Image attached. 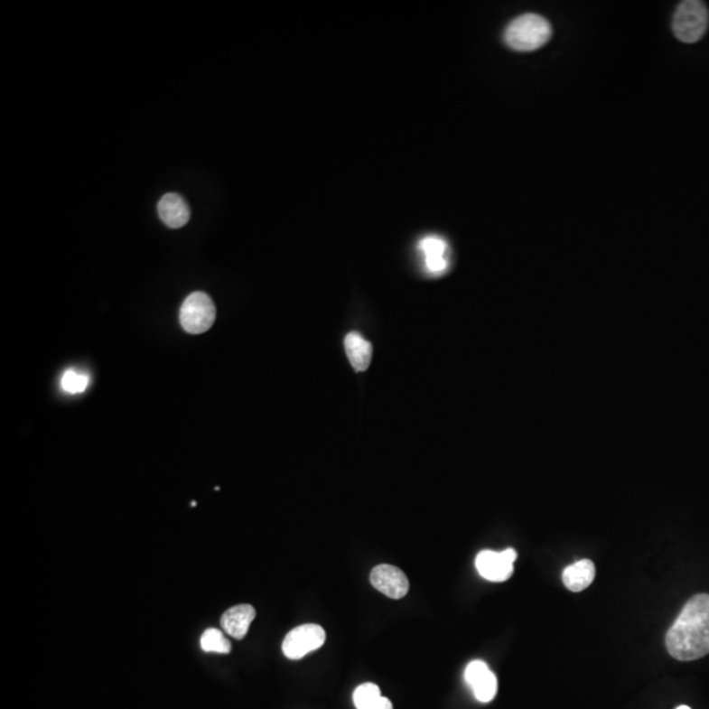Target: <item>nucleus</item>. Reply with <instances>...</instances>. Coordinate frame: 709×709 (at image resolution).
<instances>
[{
    "label": "nucleus",
    "instance_id": "16",
    "mask_svg": "<svg viewBox=\"0 0 709 709\" xmlns=\"http://www.w3.org/2000/svg\"><path fill=\"white\" fill-rule=\"evenodd\" d=\"M89 385V376L74 369L66 370L61 378V387L69 395H79V393L85 392Z\"/></svg>",
    "mask_w": 709,
    "mask_h": 709
},
{
    "label": "nucleus",
    "instance_id": "4",
    "mask_svg": "<svg viewBox=\"0 0 709 709\" xmlns=\"http://www.w3.org/2000/svg\"><path fill=\"white\" fill-rule=\"evenodd\" d=\"M216 321V306L204 292H195L185 298L181 309V325L188 334H202Z\"/></svg>",
    "mask_w": 709,
    "mask_h": 709
},
{
    "label": "nucleus",
    "instance_id": "14",
    "mask_svg": "<svg viewBox=\"0 0 709 709\" xmlns=\"http://www.w3.org/2000/svg\"><path fill=\"white\" fill-rule=\"evenodd\" d=\"M356 709H393L392 702L381 695L380 687L375 683H364L354 693Z\"/></svg>",
    "mask_w": 709,
    "mask_h": 709
},
{
    "label": "nucleus",
    "instance_id": "9",
    "mask_svg": "<svg viewBox=\"0 0 709 709\" xmlns=\"http://www.w3.org/2000/svg\"><path fill=\"white\" fill-rule=\"evenodd\" d=\"M465 681L479 702L490 703L497 695L496 674L483 661H471L465 668Z\"/></svg>",
    "mask_w": 709,
    "mask_h": 709
},
{
    "label": "nucleus",
    "instance_id": "15",
    "mask_svg": "<svg viewBox=\"0 0 709 709\" xmlns=\"http://www.w3.org/2000/svg\"><path fill=\"white\" fill-rule=\"evenodd\" d=\"M201 649L207 653H219L228 654L230 653L231 644L224 633L216 628H210L202 633L201 639H200Z\"/></svg>",
    "mask_w": 709,
    "mask_h": 709
},
{
    "label": "nucleus",
    "instance_id": "10",
    "mask_svg": "<svg viewBox=\"0 0 709 709\" xmlns=\"http://www.w3.org/2000/svg\"><path fill=\"white\" fill-rule=\"evenodd\" d=\"M159 219L171 229L183 228L190 221L187 201L178 193H167L158 202Z\"/></svg>",
    "mask_w": 709,
    "mask_h": 709
},
{
    "label": "nucleus",
    "instance_id": "7",
    "mask_svg": "<svg viewBox=\"0 0 709 709\" xmlns=\"http://www.w3.org/2000/svg\"><path fill=\"white\" fill-rule=\"evenodd\" d=\"M418 250L430 276H443L450 270V246L442 237H424L418 243Z\"/></svg>",
    "mask_w": 709,
    "mask_h": 709
},
{
    "label": "nucleus",
    "instance_id": "3",
    "mask_svg": "<svg viewBox=\"0 0 709 709\" xmlns=\"http://www.w3.org/2000/svg\"><path fill=\"white\" fill-rule=\"evenodd\" d=\"M709 25L707 5L697 0H687L676 8L673 19V31L679 42L694 43L699 42Z\"/></svg>",
    "mask_w": 709,
    "mask_h": 709
},
{
    "label": "nucleus",
    "instance_id": "1",
    "mask_svg": "<svg viewBox=\"0 0 709 709\" xmlns=\"http://www.w3.org/2000/svg\"><path fill=\"white\" fill-rule=\"evenodd\" d=\"M667 648L678 661H695L709 654L708 594H697L686 603L667 630Z\"/></svg>",
    "mask_w": 709,
    "mask_h": 709
},
{
    "label": "nucleus",
    "instance_id": "12",
    "mask_svg": "<svg viewBox=\"0 0 709 709\" xmlns=\"http://www.w3.org/2000/svg\"><path fill=\"white\" fill-rule=\"evenodd\" d=\"M347 356L352 368L358 372L368 369L370 360H372V344L369 343L363 335L359 332H350L344 340Z\"/></svg>",
    "mask_w": 709,
    "mask_h": 709
},
{
    "label": "nucleus",
    "instance_id": "6",
    "mask_svg": "<svg viewBox=\"0 0 709 709\" xmlns=\"http://www.w3.org/2000/svg\"><path fill=\"white\" fill-rule=\"evenodd\" d=\"M517 551L512 548L503 552L482 551L477 555L476 567L481 577L491 582H505L514 573Z\"/></svg>",
    "mask_w": 709,
    "mask_h": 709
},
{
    "label": "nucleus",
    "instance_id": "17",
    "mask_svg": "<svg viewBox=\"0 0 709 709\" xmlns=\"http://www.w3.org/2000/svg\"><path fill=\"white\" fill-rule=\"evenodd\" d=\"M676 709H691V708L688 707V705H679V707Z\"/></svg>",
    "mask_w": 709,
    "mask_h": 709
},
{
    "label": "nucleus",
    "instance_id": "8",
    "mask_svg": "<svg viewBox=\"0 0 709 709\" xmlns=\"http://www.w3.org/2000/svg\"><path fill=\"white\" fill-rule=\"evenodd\" d=\"M369 580L376 590L390 599H401L409 592V580L397 566L387 564L376 566L370 572Z\"/></svg>",
    "mask_w": 709,
    "mask_h": 709
},
{
    "label": "nucleus",
    "instance_id": "13",
    "mask_svg": "<svg viewBox=\"0 0 709 709\" xmlns=\"http://www.w3.org/2000/svg\"><path fill=\"white\" fill-rule=\"evenodd\" d=\"M595 578V565L592 561L581 560L567 566L563 573L564 584L573 592H583Z\"/></svg>",
    "mask_w": 709,
    "mask_h": 709
},
{
    "label": "nucleus",
    "instance_id": "2",
    "mask_svg": "<svg viewBox=\"0 0 709 709\" xmlns=\"http://www.w3.org/2000/svg\"><path fill=\"white\" fill-rule=\"evenodd\" d=\"M548 20L536 14H526L512 20L505 31V42L517 51H534L551 40Z\"/></svg>",
    "mask_w": 709,
    "mask_h": 709
},
{
    "label": "nucleus",
    "instance_id": "5",
    "mask_svg": "<svg viewBox=\"0 0 709 709\" xmlns=\"http://www.w3.org/2000/svg\"><path fill=\"white\" fill-rule=\"evenodd\" d=\"M326 641V632L321 625L303 624L292 630L283 641V653L286 658L301 659Z\"/></svg>",
    "mask_w": 709,
    "mask_h": 709
},
{
    "label": "nucleus",
    "instance_id": "11",
    "mask_svg": "<svg viewBox=\"0 0 709 709\" xmlns=\"http://www.w3.org/2000/svg\"><path fill=\"white\" fill-rule=\"evenodd\" d=\"M257 611L250 604L231 607L222 615L221 627L229 636L242 639L247 635L250 625L256 619Z\"/></svg>",
    "mask_w": 709,
    "mask_h": 709
}]
</instances>
